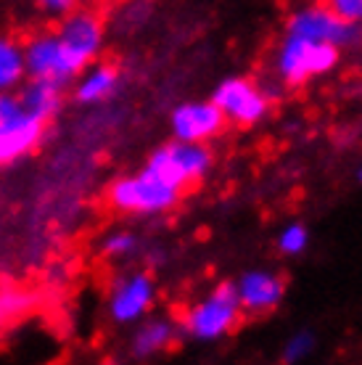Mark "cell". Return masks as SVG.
Returning <instances> with one entry per match:
<instances>
[{"instance_id": "obj_14", "label": "cell", "mask_w": 362, "mask_h": 365, "mask_svg": "<svg viewBox=\"0 0 362 365\" xmlns=\"http://www.w3.org/2000/svg\"><path fill=\"white\" fill-rule=\"evenodd\" d=\"M16 96L29 117L43 119V122L56 119L63 109V85L51 83V80L27 77L16 91Z\"/></svg>"}, {"instance_id": "obj_24", "label": "cell", "mask_w": 362, "mask_h": 365, "mask_svg": "<svg viewBox=\"0 0 362 365\" xmlns=\"http://www.w3.org/2000/svg\"><path fill=\"white\" fill-rule=\"evenodd\" d=\"M360 180H362V170H360Z\"/></svg>"}, {"instance_id": "obj_25", "label": "cell", "mask_w": 362, "mask_h": 365, "mask_svg": "<svg viewBox=\"0 0 362 365\" xmlns=\"http://www.w3.org/2000/svg\"><path fill=\"white\" fill-rule=\"evenodd\" d=\"M85 3H93V0H85Z\"/></svg>"}, {"instance_id": "obj_11", "label": "cell", "mask_w": 362, "mask_h": 365, "mask_svg": "<svg viewBox=\"0 0 362 365\" xmlns=\"http://www.w3.org/2000/svg\"><path fill=\"white\" fill-rule=\"evenodd\" d=\"M236 294L246 315H267L281 307L286 281L272 270H249L238 278Z\"/></svg>"}, {"instance_id": "obj_23", "label": "cell", "mask_w": 362, "mask_h": 365, "mask_svg": "<svg viewBox=\"0 0 362 365\" xmlns=\"http://www.w3.org/2000/svg\"><path fill=\"white\" fill-rule=\"evenodd\" d=\"M37 9H43L48 16H63L77 6V0H32Z\"/></svg>"}, {"instance_id": "obj_1", "label": "cell", "mask_w": 362, "mask_h": 365, "mask_svg": "<svg viewBox=\"0 0 362 365\" xmlns=\"http://www.w3.org/2000/svg\"><path fill=\"white\" fill-rule=\"evenodd\" d=\"M180 188L170 185L162 180L159 175L151 170H140V173L119 175L117 180H111L106 188V201L109 207L119 215H130V217H156L170 212L180 201Z\"/></svg>"}, {"instance_id": "obj_13", "label": "cell", "mask_w": 362, "mask_h": 365, "mask_svg": "<svg viewBox=\"0 0 362 365\" xmlns=\"http://www.w3.org/2000/svg\"><path fill=\"white\" fill-rule=\"evenodd\" d=\"M46 125L48 122L27 114L24 119H19L16 125L0 130V170L32 154L46 140Z\"/></svg>"}, {"instance_id": "obj_18", "label": "cell", "mask_w": 362, "mask_h": 365, "mask_svg": "<svg viewBox=\"0 0 362 365\" xmlns=\"http://www.w3.org/2000/svg\"><path fill=\"white\" fill-rule=\"evenodd\" d=\"M103 255L109 257V259H130V257L135 255L138 249H140V238L133 233V230L127 228H119V230H111L109 236L103 238Z\"/></svg>"}, {"instance_id": "obj_4", "label": "cell", "mask_w": 362, "mask_h": 365, "mask_svg": "<svg viewBox=\"0 0 362 365\" xmlns=\"http://www.w3.org/2000/svg\"><path fill=\"white\" fill-rule=\"evenodd\" d=\"M214 165V156L207 143H190V140H170L148 156L145 170L159 175L175 188H188L193 182L204 180Z\"/></svg>"}, {"instance_id": "obj_10", "label": "cell", "mask_w": 362, "mask_h": 365, "mask_svg": "<svg viewBox=\"0 0 362 365\" xmlns=\"http://www.w3.org/2000/svg\"><path fill=\"white\" fill-rule=\"evenodd\" d=\"M227 122L214 101H182L170 114V133L175 140L190 143H209L222 133Z\"/></svg>"}, {"instance_id": "obj_16", "label": "cell", "mask_w": 362, "mask_h": 365, "mask_svg": "<svg viewBox=\"0 0 362 365\" xmlns=\"http://www.w3.org/2000/svg\"><path fill=\"white\" fill-rule=\"evenodd\" d=\"M27 80L24 46L16 37L0 35V93H16Z\"/></svg>"}, {"instance_id": "obj_15", "label": "cell", "mask_w": 362, "mask_h": 365, "mask_svg": "<svg viewBox=\"0 0 362 365\" xmlns=\"http://www.w3.org/2000/svg\"><path fill=\"white\" fill-rule=\"evenodd\" d=\"M135 326L138 329L133 331L130 349L138 360L164 355L175 344V336H177V326L170 318H148L145 315L143 320H138Z\"/></svg>"}, {"instance_id": "obj_8", "label": "cell", "mask_w": 362, "mask_h": 365, "mask_svg": "<svg viewBox=\"0 0 362 365\" xmlns=\"http://www.w3.org/2000/svg\"><path fill=\"white\" fill-rule=\"evenodd\" d=\"M156 304V283L154 278L143 270H133V273L119 275L111 283L109 299H106V310L109 318L117 326H135L138 320H143Z\"/></svg>"}, {"instance_id": "obj_17", "label": "cell", "mask_w": 362, "mask_h": 365, "mask_svg": "<svg viewBox=\"0 0 362 365\" xmlns=\"http://www.w3.org/2000/svg\"><path fill=\"white\" fill-rule=\"evenodd\" d=\"M37 297L27 289H3L0 292V329L14 320L24 318L27 312L35 310Z\"/></svg>"}, {"instance_id": "obj_22", "label": "cell", "mask_w": 362, "mask_h": 365, "mask_svg": "<svg viewBox=\"0 0 362 365\" xmlns=\"http://www.w3.org/2000/svg\"><path fill=\"white\" fill-rule=\"evenodd\" d=\"M326 6L346 21L362 24V0H326Z\"/></svg>"}, {"instance_id": "obj_12", "label": "cell", "mask_w": 362, "mask_h": 365, "mask_svg": "<svg viewBox=\"0 0 362 365\" xmlns=\"http://www.w3.org/2000/svg\"><path fill=\"white\" fill-rule=\"evenodd\" d=\"M72 83L77 103H82V106H103V103H109L117 96L122 77H119V69L114 64H103V61L95 58L74 77Z\"/></svg>"}, {"instance_id": "obj_20", "label": "cell", "mask_w": 362, "mask_h": 365, "mask_svg": "<svg viewBox=\"0 0 362 365\" xmlns=\"http://www.w3.org/2000/svg\"><path fill=\"white\" fill-rule=\"evenodd\" d=\"M312 352H315V336H312L309 331H296V334L286 341V347H283V360H286V363H301V360H307Z\"/></svg>"}, {"instance_id": "obj_5", "label": "cell", "mask_w": 362, "mask_h": 365, "mask_svg": "<svg viewBox=\"0 0 362 365\" xmlns=\"http://www.w3.org/2000/svg\"><path fill=\"white\" fill-rule=\"evenodd\" d=\"M24 46V66H27V77L35 80H51V83L66 85L85 69L80 58L63 46L58 32H37L29 40L21 43Z\"/></svg>"}, {"instance_id": "obj_3", "label": "cell", "mask_w": 362, "mask_h": 365, "mask_svg": "<svg viewBox=\"0 0 362 365\" xmlns=\"http://www.w3.org/2000/svg\"><path fill=\"white\" fill-rule=\"evenodd\" d=\"M341 61V48L331 43H315L307 37L289 35L281 40V46L275 51V72L281 77V83L299 88L309 83L312 77L333 72Z\"/></svg>"}, {"instance_id": "obj_9", "label": "cell", "mask_w": 362, "mask_h": 365, "mask_svg": "<svg viewBox=\"0 0 362 365\" xmlns=\"http://www.w3.org/2000/svg\"><path fill=\"white\" fill-rule=\"evenodd\" d=\"M56 32L63 40V46L69 48L85 66L95 61L103 53V46H106V24L93 9H77L74 6L69 14L61 16Z\"/></svg>"}, {"instance_id": "obj_21", "label": "cell", "mask_w": 362, "mask_h": 365, "mask_svg": "<svg viewBox=\"0 0 362 365\" xmlns=\"http://www.w3.org/2000/svg\"><path fill=\"white\" fill-rule=\"evenodd\" d=\"M24 117H27V111H24L16 93H0V130L16 125L19 119Z\"/></svg>"}, {"instance_id": "obj_19", "label": "cell", "mask_w": 362, "mask_h": 365, "mask_svg": "<svg viewBox=\"0 0 362 365\" xmlns=\"http://www.w3.org/2000/svg\"><path fill=\"white\" fill-rule=\"evenodd\" d=\"M309 247V233L301 222H291L278 233V252L286 257H299Z\"/></svg>"}, {"instance_id": "obj_6", "label": "cell", "mask_w": 362, "mask_h": 365, "mask_svg": "<svg viewBox=\"0 0 362 365\" xmlns=\"http://www.w3.org/2000/svg\"><path fill=\"white\" fill-rule=\"evenodd\" d=\"M286 32L315 40V43H331L336 48H354L362 40V24L341 19L326 3L299 6L286 21Z\"/></svg>"}, {"instance_id": "obj_7", "label": "cell", "mask_w": 362, "mask_h": 365, "mask_svg": "<svg viewBox=\"0 0 362 365\" xmlns=\"http://www.w3.org/2000/svg\"><path fill=\"white\" fill-rule=\"evenodd\" d=\"M214 106L222 111L225 122L238 125V128H254L259 125L267 111H270V98L259 85L249 77H227L212 93Z\"/></svg>"}, {"instance_id": "obj_2", "label": "cell", "mask_w": 362, "mask_h": 365, "mask_svg": "<svg viewBox=\"0 0 362 365\" xmlns=\"http://www.w3.org/2000/svg\"><path fill=\"white\" fill-rule=\"evenodd\" d=\"M244 318L236 283H217L182 312V331L196 341H219L238 329Z\"/></svg>"}]
</instances>
